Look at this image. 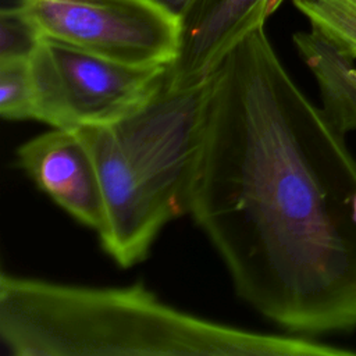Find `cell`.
Listing matches in <instances>:
<instances>
[{"label": "cell", "mask_w": 356, "mask_h": 356, "mask_svg": "<svg viewBox=\"0 0 356 356\" xmlns=\"http://www.w3.org/2000/svg\"><path fill=\"white\" fill-rule=\"evenodd\" d=\"M188 214L236 295L281 328H356V156L264 25L209 79Z\"/></svg>", "instance_id": "cell-1"}, {"label": "cell", "mask_w": 356, "mask_h": 356, "mask_svg": "<svg viewBox=\"0 0 356 356\" xmlns=\"http://www.w3.org/2000/svg\"><path fill=\"white\" fill-rule=\"evenodd\" d=\"M0 338L15 356H349L179 310L142 284L86 286L0 275Z\"/></svg>", "instance_id": "cell-2"}, {"label": "cell", "mask_w": 356, "mask_h": 356, "mask_svg": "<svg viewBox=\"0 0 356 356\" xmlns=\"http://www.w3.org/2000/svg\"><path fill=\"white\" fill-rule=\"evenodd\" d=\"M209 79L186 90L163 86L122 120L75 129L93 157L102 185L106 216L97 235L121 267L140 263L164 225L188 214Z\"/></svg>", "instance_id": "cell-3"}, {"label": "cell", "mask_w": 356, "mask_h": 356, "mask_svg": "<svg viewBox=\"0 0 356 356\" xmlns=\"http://www.w3.org/2000/svg\"><path fill=\"white\" fill-rule=\"evenodd\" d=\"M35 120L79 129L122 120L164 86L167 67H136L43 39L31 60Z\"/></svg>", "instance_id": "cell-4"}, {"label": "cell", "mask_w": 356, "mask_h": 356, "mask_svg": "<svg viewBox=\"0 0 356 356\" xmlns=\"http://www.w3.org/2000/svg\"><path fill=\"white\" fill-rule=\"evenodd\" d=\"M43 39L136 67H168L181 19L156 0H17Z\"/></svg>", "instance_id": "cell-5"}, {"label": "cell", "mask_w": 356, "mask_h": 356, "mask_svg": "<svg viewBox=\"0 0 356 356\" xmlns=\"http://www.w3.org/2000/svg\"><path fill=\"white\" fill-rule=\"evenodd\" d=\"M25 174L61 209L99 232L104 200L93 157L75 129L51 128L17 149Z\"/></svg>", "instance_id": "cell-6"}, {"label": "cell", "mask_w": 356, "mask_h": 356, "mask_svg": "<svg viewBox=\"0 0 356 356\" xmlns=\"http://www.w3.org/2000/svg\"><path fill=\"white\" fill-rule=\"evenodd\" d=\"M267 0H200L181 21L175 58L164 86L186 90L204 83L231 49L266 24Z\"/></svg>", "instance_id": "cell-7"}, {"label": "cell", "mask_w": 356, "mask_h": 356, "mask_svg": "<svg viewBox=\"0 0 356 356\" xmlns=\"http://www.w3.org/2000/svg\"><path fill=\"white\" fill-rule=\"evenodd\" d=\"M293 44L317 82L324 114L343 134L356 129V47L313 28L296 32Z\"/></svg>", "instance_id": "cell-8"}, {"label": "cell", "mask_w": 356, "mask_h": 356, "mask_svg": "<svg viewBox=\"0 0 356 356\" xmlns=\"http://www.w3.org/2000/svg\"><path fill=\"white\" fill-rule=\"evenodd\" d=\"M310 28L345 47H356V0H292Z\"/></svg>", "instance_id": "cell-9"}, {"label": "cell", "mask_w": 356, "mask_h": 356, "mask_svg": "<svg viewBox=\"0 0 356 356\" xmlns=\"http://www.w3.org/2000/svg\"><path fill=\"white\" fill-rule=\"evenodd\" d=\"M0 114L4 120H35V85L29 60L0 61Z\"/></svg>", "instance_id": "cell-10"}, {"label": "cell", "mask_w": 356, "mask_h": 356, "mask_svg": "<svg viewBox=\"0 0 356 356\" xmlns=\"http://www.w3.org/2000/svg\"><path fill=\"white\" fill-rule=\"evenodd\" d=\"M43 38L21 8L3 7L0 11V61L31 60Z\"/></svg>", "instance_id": "cell-11"}, {"label": "cell", "mask_w": 356, "mask_h": 356, "mask_svg": "<svg viewBox=\"0 0 356 356\" xmlns=\"http://www.w3.org/2000/svg\"><path fill=\"white\" fill-rule=\"evenodd\" d=\"M156 1L182 21L200 0H156Z\"/></svg>", "instance_id": "cell-12"}, {"label": "cell", "mask_w": 356, "mask_h": 356, "mask_svg": "<svg viewBox=\"0 0 356 356\" xmlns=\"http://www.w3.org/2000/svg\"><path fill=\"white\" fill-rule=\"evenodd\" d=\"M282 3H284V0H267V4H266L267 17H270L274 11H277Z\"/></svg>", "instance_id": "cell-13"}]
</instances>
